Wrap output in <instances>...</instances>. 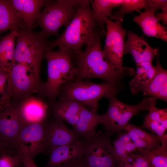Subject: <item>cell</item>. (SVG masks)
Listing matches in <instances>:
<instances>
[{
  "mask_svg": "<svg viewBox=\"0 0 167 167\" xmlns=\"http://www.w3.org/2000/svg\"><path fill=\"white\" fill-rule=\"evenodd\" d=\"M101 36L99 29L95 28L92 38L85 45V49L74 53L73 59L75 66L74 80L97 78L104 81L118 83L135 73V70L131 68L125 67L123 70L118 71L108 61L101 49Z\"/></svg>",
  "mask_w": 167,
  "mask_h": 167,
  "instance_id": "6da1fadb",
  "label": "cell"
},
{
  "mask_svg": "<svg viewBox=\"0 0 167 167\" xmlns=\"http://www.w3.org/2000/svg\"><path fill=\"white\" fill-rule=\"evenodd\" d=\"M91 1L84 0L77 7L74 17L63 32L55 40L50 41L49 50L58 47L77 53L90 41L96 27Z\"/></svg>",
  "mask_w": 167,
  "mask_h": 167,
  "instance_id": "7a4b0ae2",
  "label": "cell"
},
{
  "mask_svg": "<svg viewBox=\"0 0 167 167\" xmlns=\"http://www.w3.org/2000/svg\"><path fill=\"white\" fill-rule=\"evenodd\" d=\"M74 55L73 51L62 49L56 51L48 50L45 54L47 79L43 83L38 94L39 96L46 97L51 105L56 101L62 86L75 79Z\"/></svg>",
  "mask_w": 167,
  "mask_h": 167,
  "instance_id": "3957f363",
  "label": "cell"
},
{
  "mask_svg": "<svg viewBox=\"0 0 167 167\" xmlns=\"http://www.w3.org/2000/svg\"><path fill=\"white\" fill-rule=\"evenodd\" d=\"M124 88L122 81L112 83L104 81L100 84L83 80L69 82L61 88L59 99H70L86 106L91 110L97 111L98 103L101 98L108 99L117 97Z\"/></svg>",
  "mask_w": 167,
  "mask_h": 167,
  "instance_id": "277c9868",
  "label": "cell"
},
{
  "mask_svg": "<svg viewBox=\"0 0 167 167\" xmlns=\"http://www.w3.org/2000/svg\"><path fill=\"white\" fill-rule=\"evenodd\" d=\"M15 48L16 63L24 65L40 78L41 67L50 41L41 32L26 28L17 33Z\"/></svg>",
  "mask_w": 167,
  "mask_h": 167,
  "instance_id": "5b68a950",
  "label": "cell"
},
{
  "mask_svg": "<svg viewBox=\"0 0 167 167\" xmlns=\"http://www.w3.org/2000/svg\"><path fill=\"white\" fill-rule=\"evenodd\" d=\"M84 0H47L38 19L37 24L46 37L57 36L59 29L65 28L74 17L78 6Z\"/></svg>",
  "mask_w": 167,
  "mask_h": 167,
  "instance_id": "8992f818",
  "label": "cell"
},
{
  "mask_svg": "<svg viewBox=\"0 0 167 167\" xmlns=\"http://www.w3.org/2000/svg\"><path fill=\"white\" fill-rule=\"evenodd\" d=\"M107 112L102 115V125L106 132L110 135L123 130L130 119L140 112L148 110L149 97H145L139 103L134 105L124 104L117 97L109 99Z\"/></svg>",
  "mask_w": 167,
  "mask_h": 167,
  "instance_id": "52a82bcc",
  "label": "cell"
},
{
  "mask_svg": "<svg viewBox=\"0 0 167 167\" xmlns=\"http://www.w3.org/2000/svg\"><path fill=\"white\" fill-rule=\"evenodd\" d=\"M110 135L106 132H96L83 140V156L88 167H119L113 154Z\"/></svg>",
  "mask_w": 167,
  "mask_h": 167,
  "instance_id": "ba28073f",
  "label": "cell"
},
{
  "mask_svg": "<svg viewBox=\"0 0 167 167\" xmlns=\"http://www.w3.org/2000/svg\"><path fill=\"white\" fill-rule=\"evenodd\" d=\"M8 82L10 102L13 104L38 93L43 83L28 67L18 63L9 71Z\"/></svg>",
  "mask_w": 167,
  "mask_h": 167,
  "instance_id": "9c48e42d",
  "label": "cell"
},
{
  "mask_svg": "<svg viewBox=\"0 0 167 167\" xmlns=\"http://www.w3.org/2000/svg\"><path fill=\"white\" fill-rule=\"evenodd\" d=\"M17 153L33 158L48 150L44 123L24 125L13 144Z\"/></svg>",
  "mask_w": 167,
  "mask_h": 167,
  "instance_id": "30bf717a",
  "label": "cell"
},
{
  "mask_svg": "<svg viewBox=\"0 0 167 167\" xmlns=\"http://www.w3.org/2000/svg\"><path fill=\"white\" fill-rule=\"evenodd\" d=\"M122 22L120 20L113 21L109 18L106 20V39L102 50L108 61L119 71L125 67L122 64L126 31L122 26Z\"/></svg>",
  "mask_w": 167,
  "mask_h": 167,
  "instance_id": "8fae6325",
  "label": "cell"
},
{
  "mask_svg": "<svg viewBox=\"0 0 167 167\" xmlns=\"http://www.w3.org/2000/svg\"><path fill=\"white\" fill-rule=\"evenodd\" d=\"M24 125L17 104L11 102L0 112V139L9 148L13 145Z\"/></svg>",
  "mask_w": 167,
  "mask_h": 167,
  "instance_id": "7c38bea8",
  "label": "cell"
},
{
  "mask_svg": "<svg viewBox=\"0 0 167 167\" xmlns=\"http://www.w3.org/2000/svg\"><path fill=\"white\" fill-rule=\"evenodd\" d=\"M17 104L24 125L44 123L48 115L49 108L42 97L31 96Z\"/></svg>",
  "mask_w": 167,
  "mask_h": 167,
  "instance_id": "4fadbf2b",
  "label": "cell"
},
{
  "mask_svg": "<svg viewBox=\"0 0 167 167\" xmlns=\"http://www.w3.org/2000/svg\"><path fill=\"white\" fill-rule=\"evenodd\" d=\"M149 99L148 113L143 117V123L140 127L149 130L157 136L161 140L162 147L167 146V109L156 108V99L152 97Z\"/></svg>",
  "mask_w": 167,
  "mask_h": 167,
  "instance_id": "5bb4252c",
  "label": "cell"
},
{
  "mask_svg": "<svg viewBox=\"0 0 167 167\" xmlns=\"http://www.w3.org/2000/svg\"><path fill=\"white\" fill-rule=\"evenodd\" d=\"M155 71L152 77L145 84L136 89L132 93L136 96L143 92L146 96L167 101V71L161 66L159 61V54L156 56Z\"/></svg>",
  "mask_w": 167,
  "mask_h": 167,
  "instance_id": "9a60e30c",
  "label": "cell"
},
{
  "mask_svg": "<svg viewBox=\"0 0 167 167\" xmlns=\"http://www.w3.org/2000/svg\"><path fill=\"white\" fill-rule=\"evenodd\" d=\"M44 125L48 151L51 148L72 144L79 140L80 138L61 120L54 118Z\"/></svg>",
  "mask_w": 167,
  "mask_h": 167,
  "instance_id": "2e32d148",
  "label": "cell"
},
{
  "mask_svg": "<svg viewBox=\"0 0 167 167\" xmlns=\"http://www.w3.org/2000/svg\"><path fill=\"white\" fill-rule=\"evenodd\" d=\"M128 39L125 43L124 54H129L136 64L145 62H152L159 53L157 48L152 47L141 36L128 31Z\"/></svg>",
  "mask_w": 167,
  "mask_h": 167,
  "instance_id": "e0dca14e",
  "label": "cell"
},
{
  "mask_svg": "<svg viewBox=\"0 0 167 167\" xmlns=\"http://www.w3.org/2000/svg\"><path fill=\"white\" fill-rule=\"evenodd\" d=\"M47 0H10L26 28L32 29L37 24L42 8Z\"/></svg>",
  "mask_w": 167,
  "mask_h": 167,
  "instance_id": "ac0fdd59",
  "label": "cell"
},
{
  "mask_svg": "<svg viewBox=\"0 0 167 167\" xmlns=\"http://www.w3.org/2000/svg\"><path fill=\"white\" fill-rule=\"evenodd\" d=\"M102 115L97 111L90 110L84 106L81 109L78 120L75 125L73 131L79 138L86 139L94 135L98 125L102 124Z\"/></svg>",
  "mask_w": 167,
  "mask_h": 167,
  "instance_id": "d6986e66",
  "label": "cell"
},
{
  "mask_svg": "<svg viewBox=\"0 0 167 167\" xmlns=\"http://www.w3.org/2000/svg\"><path fill=\"white\" fill-rule=\"evenodd\" d=\"M48 151L49 159L46 167H57L83 155V140L71 144L52 147Z\"/></svg>",
  "mask_w": 167,
  "mask_h": 167,
  "instance_id": "ffe728a7",
  "label": "cell"
},
{
  "mask_svg": "<svg viewBox=\"0 0 167 167\" xmlns=\"http://www.w3.org/2000/svg\"><path fill=\"white\" fill-rule=\"evenodd\" d=\"M123 130L128 134L139 150L149 151L162 146L157 136L145 131L140 126L129 123Z\"/></svg>",
  "mask_w": 167,
  "mask_h": 167,
  "instance_id": "44dd1931",
  "label": "cell"
},
{
  "mask_svg": "<svg viewBox=\"0 0 167 167\" xmlns=\"http://www.w3.org/2000/svg\"><path fill=\"white\" fill-rule=\"evenodd\" d=\"M51 105L54 118L64 121L73 126L77 121L80 112L84 106L70 99H59Z\"/></svg>",
  "mask_w": 167,
  "mask_h": 167,
  "instance_id": "7402d4cb",
  "label": "cell"
},
{
  "mask_svg": "<svg viewBox=\"0 0 167 167\" xmlns=\"http://www.w3.org/2000/svg\"><path fill=\"white\" fill-rule=\"evenodd\" d=\"M133 19L142 31L143 35L160 39L167 42V28L161 24L154 14L147 11H139Z\"/></svg>",
  "mask_w": 167,
  "mask_h": 167,
  "instance_id": "603a6c76",
  "label": "cell"
},
{
  "mask_svg": "<svg viewBox=\"0 0 167 167\" xmlns=\"http://www.w3.org/2000/svg\"><path fill=\"white\" fill-rule=\"evenodd\" d=\"M27 28L10 0H0V34L7 30Z\"/></svg>",
  "mask_w": 167,
  "mask_h": 167,
  "instance_id": "cb8c5ba5",
  "label": "cell"
},
{
  "mask_svg": "<svg viewBox=\"0 0 167 167\" xmlns=\"http://www.w3.org/2000/svg\"><path fill=\"white\" fill-rule=\"evenodd\" d=\"M123 0H91L92 10L96 27L100 30L102 36L105 35L104 24L111 15L113 8L121 6Z\"/></svg>",
  "mask_w": 167,
  "mask_h": 167,
  "instance_id": "d4e9b609",
  "label": "cell"
},
{
  "mask_svg": "<svg viewBox=\"0 0 167 167\" xmlns=\"http://www.w3.org/2000/svg\"><path fill=\"white\" fill-rule=\"evenodd\" d=\"M19 30H11L9 33L0 40L1 70L9 72L16 64L15 58V41Z\"/></svg>",
  "mask_w": 167,
  "mask_h": 167,
  "instance_id": "484cf974",
  "label": "cell"
},
{
  "mask_svg": "<svg viewBox=\"0 0 167 167\" xmlns=\"http://www.w3.org/2000/svg\"><path fill=\"white\" fill-rule=\"evenodd\" d=\"M135 74L129 83L132 93L138 87L147 83L152 77L155 71L152 62H145L136 64Z\"/></svg>",
  "mask_w": 167,
  "mask_h": 167,
  "instance_id": "4316f807",
  "label": "cell"
},
{
  "mask_svg": "<svg viewBox=\"0 0 167 167\" xmlns=\"http://www.w3.org/2000/svg\"><path fill=\"white\" fill-rule=\"evenodd\" d=\"M139 153L148 159L150 167H167V146L149 151L139 150Z\"/></svg>",
  "mask_w": 167,
  "mask_h": 167,
  "instance_id": "83f0119b",
  "label": "cell"
},
{
  "mask_svg": "<svg viewBox=\"0 0 167 167\" xmlns=\"http://www.w3.org/2000/svg\"><path fill=\"white\" fill-rule=\"evenodd\" d=\"M145 4V0H123L121 7L112 12L109 19L123 21L125 14L134 11H139L140 9L144 8Z\"/></svg>",
  "mask_w": 167,
  "mask_h": 167,
  "instance_id": "f1b7e54d",
  "label": "cell"
},
{
  "mask_svg": "<svg viewBox=\"0 0 167 167\" xmlns=\"http://www.w3.org/2000/svg\"><path fill=\"white\" fill-rule=\"evenodd\" d=\"M9 72L0 70V107L3 109L11 103L9 91Z\"/></svg>",
  "mask_w": 167,
  "mask_h": 167,
  "instance_id": "f546056e",
  "label": "cell"
},
{
  "mask_svg": "<svg viewBox=\"0 0 167 167\" xmlns=\"http://www.w3.org/2000/svg\"><path fill=\"white\" fill-rule=\"evenodd\" d=\"M112 146L114 157L119 165L127 162L130 156L126 151L125 144L116 138Z\"/></svg>",
  "mask_w": 167,
  "mask_h": 167,
  "instance_id": "4dcf8cb0",
  "label": "cell"
},
{
  "mask_svg": "<svg viewBox=\"0 0 167 167\" xmlns=\"http://www.w3.org/2000/svg\"><path fill=\"white\" fill-rule=\"evenodd\" d=\"M22 163L21 156L17 153L15 156L6 153L0 156V167H17Z\"/></svg>",
  "mask_w": 167,
  "mask_h": 167,
  "instance_id": "1f68e13d",
  "label": "cell"
},
{
  "mask_svg": "<svg viewBox=\"0 0 167 167\" xmlns=\"http://www.w3.org/2000/svg\"><path fill=\"white\" fill-rule=\"evenodd\" d=\"M127 162H129L134 167H150L148 159L138 152L131 155Z\"/></svg>",
  "mask_w": 167,
  "mask_h": 167,
  "instance_id": "d6a6232c",
  "label": "cell"
},
{
  "mask_svg": "<svg viewBox=\"0 0 167 167\" xmlns=\"http://www.w3.org/2000/svg\"><path fill=\"white\" fill-rule=\"evenodd\" d=\"M167 6V0H145L144 8L145 11L154 14L158 10H161Z\"/></svg>",
  "mask_w": 167,
  "mask_h": 167,
  "instance_id": "836d02e7",
  "label": "cell"
},
{
  "mask_svg": "<svg viewBox=\"0 0 167 167\" xmlns=\"http://www.w3.org/2000/svg\"><path fill=\"white\" fill-rule=\"evenodd\" d=\"M57 167H88L83 155L73 159Z\"/></svg>",
  "mask_w": 167,
  "mask_h": 167,
  "instance_id": "e575fe53",
  "label": "cell"
},
{
  "mask_svg": "<svg viewBox=\"0 0 167 167\" xmlns=\"http://www.w3.org/2000/svg\"><path fill=\"white\" fill-rule=\"evenodd\" d=\"M19 154L21 156L24 167H38L34 162L33 158L25 154Z\"/></svg>",
  "mask_w": 167,
  "mask_h": 167,
  "instance_id": "d590c367",
  "label": "cell"
},
{
  "mask_svg": "<svg viewBox=\"0 0 167 167\" xmlns=\"http://www.w3.org/2000/svg\"><path fill=\"white\" fill-rule=\"evenodd\" d=\"M161 13H157L154 14L156 19L158 20H161L164 25H167V6L165 7L162 10Z\"/></svg>",
  "mask_w": 167,
  "mask_h": 167,
  "instance_id": "8d00e7d4",
  "label": "cell"
},
{
  "mask_svg": "<svg viewBox=\"0 0 167 167\" xmlns=\"http://www.w3.org/2000/svg\"><path fill=\"white\" fill-rule=\"evenodd\" d=\"M117 133L118 136L117 139L124 144L132 141L130 137L126 132L121 131Z\"/></svg>",
  "mask_w": 167,
  "mask_h": 167,
  "instance_id": "74e56055",
  "label": "cell"
},
{
  "mask_svg": "<svg viewBox=\"0 0 167 167\" xmlns=\"http://www.w3.org/2000/svg\"><path fill=\"white\" fill-rule=\"evenodd\" d=\"M8 146L4 142L0 139V156L6 153Z\"/></svg>",
  "mask_w": 167,
  "mask_h": 167,
  "instance_id": "f35d334b",
  "label": "cell"
},
{
  "mask_svg": "<svg viewBox=\"0 0 167 167\" xmlns=\"http://www.w3.org/2000/svg\"><path fill=\"white\" fill-rule=\"evenodd\" d=\"M119 167H134L129 162H126L119 165Z\"/></svg>",
  "mask_w": 167,
  "mask_h": 167,
  "instance_id": "ab89813d",
  "label": "cell"
},
{
  "mask_svg": "<svg viewBox=\"0 0 167 167\" xmlns=\"http://www.w3.org/2000/svg\"><path fill=\"white\" fill-rule=\"evenodd\" d=\"M3 109L0 107V112Z\"/></svg>",
  "mask_w": 167,
  "mask_h": 167,
  "instance_id": "60d3db41",
  "label": "cell"
}]
</instances>
